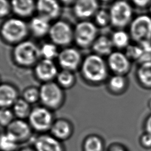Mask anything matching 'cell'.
<instances>
[{
  "label": "cell",
  "mask_w": 151,
  "mask_h": 151,
  "mask_svg": "<svg viewBox=\"0 0 151 151\" xmlns=\"http://www.w3.org/2000/svg\"><path fill=\"white\" fill-rule=\"evenodd\" d=\"M107 64L98 54L87 56L81 66V74L86 81L97 84L103 82L108 76Z\"/></svg>",
  "instance_id": "1"
},
{
  "label": "cell",
  "mask_w": 151,
  "mask_h": 151,
  "mask_svg": "<svg viewBox=\"0 0 151 151\" xmlns=\"http://www.w3.org/2000/svg\"><path fill=\"white\" fill-rule=\"evenodd\" d=\"M40 88L41 105L52 111L59 109L65 101L64 90L55 81L42 83Z\"/></svg>",
  "instance_id": "2"
},
{
  "label": "cell",
  "mask_w": 151,
  "mask_h": 151,
  "mask_svg": "<svg viewBox=\"0 0 151 151\" xmlns=\"http://www.w3.org/2000/svg\"><path fill=\"white\" fill-rule=\"evenodd\" d=\"M54 120L53 111L41 104L32 107L27 119L34 132L39 134L49 132Z\"/></svg>",
  "instance_id": "3"
},
{
  "label": "cell",
  "mask_w": 151,
  "mask_h": 151,
  "mask_svg": "<svg viewBox=\"0 0 151 151\" xmlns=\"http://www.w3.org/2000/svg\"><path fill=\"white\" fill-rule=\"evenodd\" d=\"M109 12L110 23L117 28L120 29L131 22L133 9L131 5L125 0H117L114 2Z\"/></svg>",
  "instance_id": "4"
},
{
  "label": "cell",
  "mask_w": 151,
  "mask_h": 151,
  "mask_svg": "<svg viewBox=\"0 0 151 151\" xmlns=\"http://www.w3.org/2000/svg\"><path fill=\"white\" fill-rule=\"evenodd\" d=\"M130 35L139 44L151 42V17L142 14L135 17L130 22Z\"/></svg>",
  "instance_id": "5"
},
{
  "label": "cell",
  "mask_w": 151,
  "mask_h": 151,
  "mask_svg": "<svg viewBox=\"0 0 151 151\" xmlns=\"http://www.w3.org/2000/svg\"><path fill=\"white\" fill-rule=\"evenodd\" d=\"M40 55V50L30 41L20 43L15 47L14 52L15 61L24 67L33 65Z\"/></svg>",
  "instance_id": "6"
},
{
  "label": "cell",
  "mask_w": 151,
  "mask_h": 151,
  "mask_svg": "<svg viewBox=\"0 0 151 151\" xmlns=\"http://www.w3.org/2000/svg\"><path fill=\"white\" fill-rule=\"evenodd\" d=\"M21 145L33 139L34 130L27 120L15 118L5 129Z\"/></svg>",
  "instance_id": "7"
},
{
  "label": "cell",
  "mask_w": 151,
  "mask_h": 151,
  "mask_svg": "<svg viewBox=\"0 0 151 151\" xmlns=\"http://www.w3.org/2000/svg\"><path fill=\"white\" fill-rule=\"evenodd\" d=\"M32 141V146L36 151H65L63 142L50 133L39 134Z\"/></svg>",
  "instance_id": "8"
},
{
  "label": "cell",
  "mask_w": 151,
  "mask_h": 151,
  "mask_svg": "<svg viewBox=\"0 0 151 151\" xmlns=\"http://www.w3.org/2000/svg\"><path fill=\"white\" fill-rule=\"evenodd\" d=\"M1 32L6 40L11 42L17 41L26 35L27 26L20 19H10L3 24Z\"/></svg>",
  "instance_id": "9"
},
{
  "label": "cell",
  "mask_w": 151,
  "mask_h": 151,
  "mask_svg": "<svg viewBox=\"0 0 151 151\" xmlns=\"http://www.w3.org/2000/svg\"><path fill=\"white\" fill-rule=\"evenodd\" d=\"M58 71L55 64L51 60L43 58L38 62L34 68V74L42 83L54 81Z\"/></svg>",
  "instance_id": "10"
},
{
  "label": "cell",
  "mask_w": 151,
  "mask_h": 151,
  "mask_svg": "<svg viewBox=\"0 0 151 151\" xmlns=\"http://www.w3.org/2000/svg\"><path fill=\"white\" fill-rule=\"evenodd\" d=\"M130 59L126 54L120 51H114L109 55L107 66L115 74L124 75L130 68Z\"/></svg>",
  "instance_id": "11"
},
{
  "label": "cell",
  "mask_w": 151,
  "mask_h": 151,
  "mask_svg": "<svg viewBox=\"0 0 151 151\" xmlns=\"http://www.w3.org/2000/svg\"><path fill=\"white\" fill-rule=\"evenodd\" d=\"M97 29L95 25L88 21L79 23L75 30V37L77 43L83 47L87 46L94 40Z\"/></svg>",
  "instance_id": "12"
},
{
  "label": "cell",
  "mask_w": 151,
  "mask_h": 151,
  "mask_svg": "<svg viewBox=\"0 0 151 151\" xmlns=\"http://www.w3.org/2000/svg\"><path fill=\"white\" fill-rule=\"evenodd\" d=\"M74 132L72 123L65 118L55 119L49 133L61 142L70 139Z\"/></svg>",
  "instance_id": "13"
},
{
  "label": "cell",
  "mask_w": 151,
  "mask_h": 151,
  "mask_svg": "<svg viewBox=\"0 0 151 151\" xmlns=\"http://www.w3.org/2000/svg\"><path fill=\"white\" fill-rule=\"evenodd\" d=\"M49 31L51 38L56 44L65 45L71 40V29L70 26L64 22L58 21L55 23Z\"/></svg>",
  "instance_id": "14"
},
{
  "label": "cell",
  "mask_w": 151,
  "mask_h": 151,
  "mask_svg": "<svg viewBox=\"0 0 151 151\" xmlns=\"http://www.w3.org/2000/svg\"><path fill=\"white\" fill-rule=\"evenodd\" d=\"M80 55L73 48H67L63 50L58 55L60 65L63 70L71 71L76 70L80 64Z\"/></svg>",
  "instance_id": "15"
},
{
  "label": "cell",
  "mask_w": 151,
  "mask_h": 151,
  "mask_svg": "<svg viewBox=\"0 0 151 151\" xmlns=\"http://www.w3.org/2000/svg\"><path fill=\"white\" fill-rule=\"evenodd\" d=\"M19 97L18 90L14 84L9 83L0 84V107L11 108Z\"/></svg>",
  "instance_id": "16"
},
{
  "label": "cell",
  "mask_w": 151,
  "mask_h": 151,
  "mask_svg": "<svg viewBox=\"0 0 151 151\" xmlns=\"http://www.w3.org/2000/svg\"><path fill=\"white\" fill-rule=\"evenodd\" d=\"M98 9L96 0H77L74 6L76 15L81 18H87L95 14Z\"/></svg>",
  "instance_id": "17"
},
{
  "label": "cell",
  "mask_w": 151,
  "mask_h": 151,
  "mask_svg": "<svg viewBox=\"0 0 151 151\" xmlns=\"http://www.w3.org/2000/svg\"><path fill=\"white\" fill-rule=\"evenodd\" d=\"M37 9L41 15L48 19L56 17L60 11V6L55 0H38Z\"/></svg>",
  "instance_id": "18"
},
{
  "label": "cell",
  "mask_w": 151,
  "mask_h": 151,
  "mask_svg": "<svg viewBox=\"0 0 151 151\" xmlns=\"http://www.w3.org/2000/svg\"><path fill=\"white\" fill-rule=\"evenodd\" d=\"M136 76L143 87L151 88V61L140 63L136 71Z\"/></svg>",
  "instance_id": "19"
},
{
  "label": "cell",
  "mask_w": 151,
  "mask_h": 151,
  "mask_svg": "<svg viewBox=\"0 0 151 151\" xmlns=\"http://www.w3.org/2000/svg\"><path fill=\"white\" fill-rule=\"evenodd\" d=\"M32 108L31 104L22 97H19L11 107L15 118L24 120L28 119Z\"/></svg>",
  "instance_id": "20"
},
{
  "label": "cell",
  "mask_w": 151,
  "mask_h": 151,
  "mask_svg": "<svg viewBox=\"0 0 151 151\" xmlns=\"http://www.w3.org/2000/svg\"><path fill=\"white\" fill-rule=\"evenodd\" d=\"M20 145L6 130L0 132V151H17Z\"/></svg>",
  "instance_id": "21"
},
{
  "label": "cell",
  "mask_w": 151,
  "mask_h": 151,
  "mask_svg": "<svg viewBox=\"0 0 151 151\" xmlns=\"http://www.w3.org/2000/svg\"><path fill=\"white\" fill-rule=\"evenodd\" d=\"M111 40L106 36H100L93 43V50L98 55H109L113 47Z\"/></svg>",
  "instance_id": "22"
},
{
  "label": "cell",
  "mask_w": 151,
  "mask_h": 151,
  "mask_svg": "<svg viewBox=\"0 0 151 151\" xmlns=\"http://www.w3.org/2000/svg\"><path fill=\"white\" fill-rule=\"evenodd\" d=\"M57 83L64 90L73 87L76 82V78L73 71L62 70L58 71L55 78Z\"/></svg>",
  "instance_id": "23"
},
{
  "label": "cell",
  "mask_w": 151,
  "mask_h": 151,
  "mask_svg": "<svg viewBox=\"0 0 151 151\" xmlns=\"http://www.w3.org/2000/svg\"><path fill=\"white\" fill-rule=\"evenodd\" d=\"M83 151H103L104 143L102 139L96 134H90L83 142Z\"/></svg>",
  "instance_id": "24"
},
{
  "label": "cell",
  "mask_w": 151,
  "mask_h": 151,
  "mask_svg": "<svg viewBox=\"0 0 151 151\" xmlns=\"http://www.w3.org/2000/svg\"><path fill=\"white\" fill-rule=\"evenodd\" d=\"M48 19L42 15L35 17L32 18L31 22V28L33 32L38 35H44L50 30V25Z\"/></svg>",
  "instance_id": "25"
},
{
  "label": "cell",
  "mask_w": 151,
  "mask_h": 151,
  "mask_svg": "<svg viewBox=\"0 0 151 151\" xmlns=\"http://www.w3.org/2000/svg\"><path fill=\"white\" fill-rule=\"evenodd\" d=\"M127 80L124 75L114 74L110 77L107 81V87L110 91L120 93L125 90Z\"/></svg>",
  "instance_id": "26"
},
{
  "label": "cell",
  "mask_w": 151,
  "mask_h": 151,
  "mask_svg": "<svg viewBox=\"0 0 151 151\" xmlns=\"http://www.w3.org/2000/svg\"><path fill=\"white\" fill-rule=\"evenodd\" d=\"M12 6L14 11L20 15H28L34 9L33 0H12Z\"/></svg>",
  "instance_id": "27"
},
{
  "label": "cell",
  "mask_w": 151,
  "mask_h": 151,
  "mask_svg": "<svg viewBox=\"0 0 151 151\" xmlns=\"http://www.w3.org/2000/svg\"><path fill=\"white\" fill-rule=\"evenodd\" d=\"M111 40L114 47L124 48L129 45L130 37L127 32L120 29L113 32Z\"/></svg>",
  "instance_id": "28"
},
{
  "label": "cell",
  "mask_w": 151,
  "mask_h": 151,
  "mask_svg": "<svg viewBox=\"0 0 151 151\" xmlns=\"http://www.w3.org/2000/svg\"><path fill=\"white\" fill-rule=\"evenodd\" d=\"M21 97L30 104H34L40 101V88L34 86L26 87L22 93Z\"/></svg>",
  "instance_id": "29"
},
{
  "label": "cell",
  "mask_w": 151,
  "mask_h": 151,
  "mask_svg": "<svg viewBox=\"0 0 151 151\" xmlns=\"http://www.w3.org/2000/svg\"><path fill=\"white\" fill-rule=\"evenodd\" d=\"M15 119L10 107H0V126L6 128Z\"/></svg>",
  "instance_id": "30"
},
{
  "label": "cell",
  "mask_w": 151,
  "mask_h": 151,
  "mask_svg": "<svg viewBox=\"0 0 151 151\" xmlns=\"http://www.w3.org/2000/svg\"><path fill=\"white\" fill-rule=\"evenodd\" d=\"M41 55L44 59L52 60L57 55V51L55 46L52 44H45L40 49Z\"/></svg>",
  "instance_id": "31"
},
{
  "label": "cell",
  "mask_w": 151,
  "mask_h": 151,
  "mask_svg": "<svg viewBox=\"0 0 151 151\" xmlns=\"http://www.w3.org/2000/svg\"><path fill=\"white\" fill-rule=\"evenodd\" d=\"M144 51L143 48L139 45H128L126 47V55L127 57L130 58H133L134 60H141Z\"/></svg>",
  "instance_id": "32"
},
{
  "label": "cell",
  "mask_w": 151,
  "mask_h": 151,
  "mask_svg": "<svg viewBox=\"0 0 151 151\" xmlns=\"http://www.w3.org/2000/svg\"><path fill=\"white\" fill-rule=\"evenodd\" d=\"M96 22L101 26L107 25L110 22L109 12L104 9L99 11L96 14Z\"/></svg>",
  "instance_id": "33"
},
{
  "label": "cell",
  "mask_w": 151,
  "mask_h": 151,
  "mask_svg": "<svg viewBox=\"0 0 151 151\" xmlns=\"http://www.w3.org/2000/svg\"><path fill=\"white\" fill-rule=\"evenodd\" d=\"M140 143L142 147L145 148L151 147V134L145 133L142 134L140 137Z\"/></svg>",
  "instance_id": "34"
},
{
  "label": "cell",
  "mask_w": 151,
  "mask_h": 151,
  "mask_svg": "<svg viewBox=\"0 0 151 151\" xmlns=\"http://www.w3.org/2000/svg\"><path fill=\"white\" fill-rule=\"evenodd\" d=\"M9 10V5L7 0H0V16L6 15Z\"/></svg>",
  "instance_id": "35"
},
{
  "label": "cell",
  "mask_w": 151,
  "mask_h": 151,
  "mask_svg": "<svg viewBox=\"0 0 151 151\" xmlns=\"http://www.w3.org/2000/svg\"><path fill=\"white\" fill-rule=\"evenodd\" d=\"M109 151H127V150L121 145L113 144L109 147Z\"/></svg>",
  "instance_id": "36"
},
{
  "label": "cell",
  "mask_w": 151,
  "mask_h": 151,
  "mask_svg": "<svg viewBox=\"0 0 151 151\" xmlns=\"http://www.w3.org/2000/svg\"><path fill=\"white\" fill-rule=\"evenodd\" d=\"M146 132L151 134V114L147 117L145 123Z\"/></svg>",
  "instance_id": "37"
},
{
  "label": "cell",
  "mask_w": 151,
  "mask_h": 151,
  "mask_svg": "<svg viewBox=\"0 0 151 151\" xmlns=\"http://www.w3.org/2000/svg\"><path fill=\"white\" fill-rule=\"evenodd\" d=\"M151 0H132V2L137 6L143 7L150 3Z\"/></svg>",
  "instance_id": "38"
},
{
  "label": "cell",
  "mask_w": 151,
  "mask_h": 151,
  "mask_svg": "<svg viewBox=\"0 0 151 151\" xmlns=\"http://www.w3.org/2000/svg\"><path fill=\"white\" fill-rule=\"evenodd\" d=\"M17 151H36L32 146H24L20 148Z\"/></svg>",
  "instance_id": "39"
},
{
  "label": "cell",
  "mask_w": 151,
  "mask_h": 151,
  "mask_svg": "<svg viewBox=\"0 0 151 151\" xmlns=\"http://www.w3.org/2000/svg\"><path fill=\"white\" fill-rule=\"evenodd\" d=\"M63 1H64V2H70V1H71L72 0H62Z\"/></svg>",
  "instance_id": "40"
},
{
  "label": "cell",
  "mask_w": 151,
  "mask_h": 151,
  "mask_svg": "<svg viewBox=\"0 0 151 151\" xmlns=\"http://www.w3.org/2000/svg\"><path fill=\"white\" fill-rule=\"evenodd\" d=\"M149 106L150 107V108H151V100H150V101H149Z\"/></svg>",
  "instance_id": "41"
},
{
  "label": "cell",
  "mask_w": 151,
  "mask_h": 151,
  "mask_svg": "<svg viewBox=\"0 0 151 151\" xmlns=\"http://www.w3.org/2000/svg\"><path fill=\"white\" fill-rule=\"evenodd\" d=\"M150 12L151 13V4H150Z\"/></svg>",
  "instance_id": "42"
},
{
  "label": "cell",
  "mask_w": 151,
  "mask_h": 151,
  "mask_svg": "<svg viewBox=\"0 0 151 151\" xmlns=\"http://www.w3.org/2000/svg\"><path fill=\"white\" fill-rule=\"evenodd\" d=\"M103 1H110V0H101Z\"/></svg>",
  "instance_id": "43"
},
{
  "label": "cell",
  "mask_w": 151,
  "mask_h": 151,
  "mask_svg": "<svg viewBox=\"0 0 151 151\" xmlns=\"http://www.w3.org/2000/svg\"><path fill=\"white\" fill-rule=\"evenodd\" d=\"M1 83H1V78H0V84H1Z\"/></svg>",
  "instance_id": "44"
}]
</instances>
